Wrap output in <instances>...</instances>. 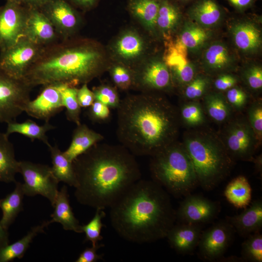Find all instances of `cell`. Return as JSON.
Segmentation results:
<instances>
[{"instance_id":"83f0119b","label":"cell","mask_w":262,"mask_h":262,"mask_svg":"<svg viewBox=\"0 0 262 262\" xmlns=\"http://www.w3.org/2000/svg\"><path fill=\"white\" fill-rule=\"evenodd\" d=\"M49 221L33 227L27 234L12 244H8L0 250V262H9L15 259H21L28 249L33 238L38 234L44 232V229L49 224Z\"/></svg>"},{"instance_id":"7402d4cb","label":"cell","mask_w":262,"mask_h":262,"mask_svg":"<svg viewBox=\"0 0 262 262\" xmlns=\"http://www.w3.org/2000/svg\"><path fill=\"white\" fill-rule=\"evenodd\" d=\"M103 139L102 134L90 129L86 125L81 123L74 130L70 144L63 153L72 162L79 156Z\"/></svg>"},{"instance_id":"60d3db41","label":"cell","mask_w":262,"mask_h":262,"mask_svg":"<svg viewBox=\"0 0 262 262\" xmlns=\"http://www.w3.org/2000/svg\"><path fill=\"white\" fill-rule=\"evenodd\" d=\"M95 100L106 105L110 108L117 109L121 100L116 89L109 84H102L94 88Z\"/></svg>"},{"instance_id":"484cf974","label":"cell","mask_w":262,"mask_h":262,"mask_svg":"<svg viewBox=\"0 0 262 262\" xmlns=\"http://www.w3.org/2000/svg\"><path fill=\"white\" fill-rule=\"evenodd\" d=\"M212 36L209 29L192 21L185 22L180 35L179 43L190 52L200 51L207 44Z\"/></svg>"},{"instance_id":"d4e9b609","label":"cell","mask_w":262,"mask_h":262,"mask_svg":"<svg viewBox=\"0 0 262 262\" xmlns=\"http://www.w3.org/2000/svg\"><path fill=\"white\" fill-rule=\"evenodd\" d=\"M19 171V161L16 160L13 144L5 133L0 132V182H16Z\"/></svg>"},{"instance_id":"74e56055","label":"cell","mask_w":262,"mask_h":262,"mask_svg":"<svg viewBox=\"0 0 262 262\" xmlns=\"http://www.w3.org/2000/svg\"><path fill=\"white\" fill-rule=\"evenodd\" d=\"M241 258L243 262H262V235L260 232L248 236L242 243Z\"/></svg>"},{"instance_id":"7a4b0ae2","label":"cell","mask_w":262,"mask_h":262,"mask_svg":"<svg viewBox=\"0 0 262 262\" xmlns=\"http://www.w3.org/2000/svg\"><path fill=\"white\" fill-rule=\"evenodd\" d=\"M116 109L117 137L135 156L151 157L176 141L180 115L164 97L154 92L128 96Z\"/></svg>"},{"instance_id":"f6af8a7d","label":"cell","mask_w":262,"mask_h":262,"mask_svg":"<svg viewBox=\"0 0 262 262\" xmlns=\"http://www.w3.org/2000/svg\"><path fill=\"white\" fill-rule=\"evenodd\" d=\"M88 108L87 116L93 122H104L110 117V108L99 101L95 100Z\"/></svg>"},{"instance_id":"681fc988","label":"cell","mask_w":262,"mask_h":262,"mask_svg":"<svg viewBox=\"0 0 262 262\" xmlns=\"http://www.w3.org/2000/svg\"><path fill=\"white\" fill-rule=\"evenodd\" d=\"M104 246L103 244H98L91 247L85 248L80 254L78 258L75 261L76 262H96L99 260H101L103 255H99L97 253V250Z\"/></svg>"},{"instance_id":"8fae6325","label":"cell","mask_w":262,"mask_h":262,"mask_svg":"<svg viewBox=\"0 0 262 262\" xmlns=\"http://www.w3.org/2000/svg\"><path fill=\"white\" fill-rule=\"evenodd\" d=\"M235 233L234 229L226 220L202 231L197 246L199 257L209 262L220 260L232 241Z\"/></svg>"},{"instance_id":"7dc6e473","label":"cell","mask_w":262,"mask_h":262,"mask_svg":"<svg viewBox=\"0 0 262 262\" xmlns=\"http://www.w3.org/2000/svg\"><path fill=\"white\" fill-rule=\"evenodd\" d=\"M226 99L233 107L241 108L246 104L247 95L242 89L234 86L227 90Z\"/></svg>"},{"instance_id":"d6a6232c","label":"cell","mask_w":262,"mask_h":262,"mask_svg":"<svg viewBox=\"0 0 262 262\" xmlns=\"http://www.w3.org/2000/svg\"><path fill=\"white\" fill-rule=\"evenodd\" d=\"M181 19L179 8L168 0L160 1L156 27L165 37L170 36L177 28Z\"/></svg>"},{"instance_id":"9c48e42d","label":"cell","mask_w":262,"mask_h":262,"mask_svg":"<svg viewBox=\"0 0 262 262\" xmlns=\"http://www.w3.org/2000/svg\"><path fill=\"white\" fill-rule=\"evenodd\" d=\"M44 48L23 37L13 46L0 52V68L13 78L24 79L28 69Z\"/></svg>"},{"instance_id":"5b68a950","label":"cell","mask_w":262,"mask_h":262,"mask_svg":"<svg viewBox=\"0 0 262 262\" xmlns=\"http://www.w3.org/2000/svg\"><path fill=\"white\" fill-rule=\"evenodd\" d=\"M183 145L192 162L198 184L205 190L216 187L229 175L233 159L224 144L212 133L187 134Z\"/></svg>"},{"instance_id":"f546056e","label":"cell","mask_w":262,"mask_h":262,"mask_svg":"<svg viewBox=\"0 0 262 262\" xmlns=\"http://www.w3.org/2000/svg\"><path fill=\"white\" fill-rule=\"evenodd\" d=\"M56 127L45 122L42 125L37 124L33 120L28 119L23 122L16 121L7 123V128L5 132L7 136L13 133H19L30 138L32 141L39 140L45 144L48 147L50 145L46 135L47 132L55 129Z\"/></svg>"},{"instance_id":"277c9868","label":"cell","mask_w":262,"mask_h":262,"mask_svg":"<svg viewBox=\"0 0 262 262\" xmlns=\"http://www.w3.org/2000/svg\"><path fill=\"white\" fill-rule=\"evenodd\" d=\"M102 59L92 42L63 39L44 47L23 79L32 88L54 84L76 86L87 83L102 72Z\"/></svg>"},{"instance_id":"bcb514c9","label":"cell","mask_w":262,"mask_h":262,"mask_svg":"<svg viewBox=\"0 0 262 262\" xmlns=\"http://www.w3.org/2000/svg\"><path fill=\"white\" fill-rule=\"evenodd\" d=\"M249 125L252 128L256 138L261 140L262 136V106L260 103L254 104L249 113Z\"/></svg>"},{"instance_id":"ba28073f","label":"cell","mask_w":262,"mask_h":262,"mask_svg":"<svg viewBox=\"0 0 262 262\" xmlns=\"http://www.w3.org/2000/svg\"><path fill=\"white\" fill-rule=\"evenodd\" d=\"M23 178L22 183L24 195H37L47 198L53 207L58 192L57 181L51 167L30 161H19V171Z\"/></svg>"},{"instance_id":"44dd1931","label":"cell","mask_w":262,"mask_h":262,"mask_svg":"<svg viewBox=\"0 0 262 262\" xmlns=\"http://www.w3.org/2000/svg\"><path fill=\"white\" fill-rule=\"evenodd\" d=\"M248 207L239 214L227 216L226 220L243 237L260 232L262 228V201L251 202Z\"/></svg>"},{"instance_id":"e575fe53","label":"cell","mask_w":262,"mask_h":262,"mask_svg":"<svg viewBox=\"0 0 262 262\" xmlns=\"http://www.w3.org/2000/svg\"><path fill=\"white\" fill-rule=\"evenodd\" d=\"M142 38L136 33L129 32L122 35L115 45V50L121 58L126 60L135 59L144 50Z\"/></svg>"},{"instance_id":"f5cc1de1","label":"cell","mask_w":262,"mask_h":262,"mask_svg":"<svg viewBox=\"0 0 262 262\" xmlns=\"http://www.w3.org/2000/svg\"><path fill=\"white\" fill-rule=\"evenodd\" d=\"M9 244L8 229L0 224V250Z\"/></svg>"},{"instance_id":"6f0895ef","label":"cell","mask_w":262,"mask_h":262,"mask_svg":"<svg viewBox=\"0 0 262 262\" xmlns=\"http://www.w3.org/2000/svg\"><path fill=\"white\" fill-rule=\"evenodd\" d=\"M6 1H11L21 4L25 5L27 0H5Z\"/></svg>"},{"instance_id":"b9f144b4","label":"cell","mask_w":262,"mask_h":262,"mask_svg":"<svg viewBox=\"0 0 262 262\" xmlns=\"http://www.w3.org/2000/svg\"><path fill=\"white\" fill-rule=\"evenodd\" d=\"M210 84L209 77L204 75H196L193 80L185 86L184 94L189 99H196L206 93Z\"/></svg>"},{"instance_id":"7bdbcfd3","label":"cell","mask_w":262,"mask_h":262,"mask_svg":"<svg viewBox=\"0 0 262 262\" xmlns=\"http://www.w3.org/2000/svg\"><path fill=\"white\" fill-rule=\"evenodd\" d=\"M112 79L115 85L121 90H128L133 85V72L121 65L113 66L111 70Z\"/></svg>"},{"instance_id":"ffe728a7","label":"cell","mask_w":262,"mask_h":262,"mask_svg":"<svg viewBox=\"0 0 262 262\" xmlns=\"http://www.w3.org/2000/svg\"><path fill=\"white\" fill-rule=\"evenodd\" d=\"M201 62L205 71L209 73H216L233 68L236 60L232 52L225 43L215 41L205 48Z\"/></svg>"},{"instance_id":"f1b7e54d","label":"cell","mask_w":262,"mask_h":262,"mask_svg":"<svg viewBox=\"0 0 262 262\" xmlns=\"http://www.w3.org/2000/svg\"><path fill=\"white\" fill-rule=\"evenodd\" d=\"M48 148L51 158V170L57 181L75 187L77 181L72 162L66 157L56 144L52 146L50 145Z\"/></svg>"},{"instance_id":"9a60e30c","label":"cell","mask_w":262,"mask_h":262,"mask_svg":"<svg viewBox=\"0 0 262 262\" xmlns=\"http://www.w3.org/2000/svg\"><path fill=\"white\" fill-rule=\"evenodd\" d=\"M39 10L49 20L63 40L67 39L79 23L77 13L65 0H51Z\"/></svg>"},{"instance_id":"c3c4849f","label":"cell","mask_w":262,"mask_h":262,"mask_svg":"<svg viewBox=\"0 0 262 262\" xmlns=\"http://www.w3.org/2000/svg\"><path fill=\"white\" fill-rule=\"evenodd\" d=\"M77 97L81 108L90 107L95 100V96L92 91L88 87L87 83H84L77 89Z\"/></svg>"},{"instance_id":"ac0fdd59","label":"cell","mask_w":262,"mask_h":262,"mask_svg":"<svg viewBox=\"0 0 262 262\" xmlns=\"http://www.w3.org/2000/svg\"><path fill=\"white\" fill-rule=\"evenodd\" d=\"M230 33L235 46L242 53L253 55L260 51L262 33L256 24L248 21H237L231 25Z\"/></svg>"},{"instance_id":"cb8c5ba5","label":"cell","mask_w":262,"mask_h":262,"mask_svg":"<svg viewBox=\"0 0 262 262\" xmlns=\"http://www.w3.org/2000/svg\"><path fill=\"white\" fill-rule=\"evenodd\" d=\"M54 211L51 214L50 223H60L66 230H71L76 233H82L81 225L74 216L69 203L67 188L64 185L59 191L53 206Z\"/></svg>"},{"instance_id":"3957f363","label":"cell","mask_w":262,"mask_h":262,"mask_svg":"<svg viewBox=\"0 0 262 262\" xmlns=\"http://www.w3.org/2000/svg\"><path fill=\"white\" fill-rule=\"evenodd\" d=\"M109 208L114 230L133 243H150L166 238L176 221L168 193L152 180L141 179Z\"/></svg>"},{"instance_id":"4fadbf2b","label":"cell","mask_w":262,"mask_h":262,"mask_svg":"<svg viewBox=\"0 0 262 262\" xmlns=\"http://www.w3.org/2000/svg\"><path fill=\"white\" fill-rule=\"evenodd\" d=\"M256 140L250 125L238 121L232 123L227 128L224 145L232 159L250 160L253 159Z\"/></svg>"},{"instance_id":"e0dca14e","label":"cell","mask_w":262,"mask_h":262,"mask_svg":"<svg viewBox=\"0 0 262 262\" xmlns=\"http://www.w3.org/2000/svg\"><path fill=\"white\" fill-rule=\"evenodd\" d=\"M24 37L45 47L58 42L59 37L48 17L39 9L29 8Z\"/></svg>"},{"instance_id":"52a82bcc","label":"cell","mask_w":262,"mask_h":262,"mask_svg":"<svg viewBox=\"0 0 262 262\" xmlns=\"http://www.w3.org/2000/svg\"><path fill=\"white\" fill-rule=\"evenodd\" d=\"M32 88L24 79L13 78L0 68V123L15 121L24 112Z\"/></svg>"},{"instance_id":"f907efd6","label":"cell","mask_w":262,"mask_h":262,"mask_svg":"<svg viewBox=\"0 0 262 262\" xmlns=\"http://www.w3.org/2000/svg\"><path fill=\"white\" fill-rule=\"evenodd\" d=\"M237 82V78L230 74H222L214 82V87L219 91H225L234 87Z\"/></svg>"},{"instance_id":"d590c367","label":"cell","mask_w":262,"mask_h":262,"mask_svg":"<svg viewBox=\"0 0 262 262\" xmlns=\"http://www.w3.org/2000/svg\"><path fill=\"white\" fill-rule=\"evenodd\" d=\"M60 91L63 105L66 108V118L69 121L75 123L77 125L81 124L80 115L81 107L78 102L76 86L66 84H54Z\"/></svg>"},{"instance_id":"4dcf8cb0","label":"cell","mask_w":262,"mask_h":262,"mask_svg":"<svg viewBox=\"0 0 262 262\" xmlns=\"http://www.w3.org/2000/svg\"><path fill=\"white\" fill-rule=\"evenodd\" d=\"M165 63L169 68L173 84L185 86L197 75L194 64L185 61L174 52L167 56Z\"/></svg>"},{"instance_id":"680465c9","label":"cell","mask_w":262,"mask_h":262,"mask_svg":"<svg viewBox=\"0 0 262 262\" xmlns=\"http://www.w3.org/2000/svg\"></svg>"},{"instance_id":"603a6c76","label":"cell","mask_w":262,"mask_h":262,"mask_svg":"<svg viewBox=\"0 0 262 262\" xmlns=\"http://www.w3.org/2000/svg\"><path fill=\"white\" fill-rule=\"evenodd\" d=\"M191 21L210 29L218 25L222 20L224 13L214 0H199L189 10Z\"/></svg>"},{"instance_id":"836d02e7","label":"cell","mask_w":262,"mask_h":262,"mask_svg":"<svg viewBox=\"0 0 262 262\" xmlns=\"http://www.w3.org/2000/svg\"><path fill=\"white\" fill-rule=\"evenodd\" d=\"M160 1L158 0H132L131 9L134 16L148 30L156 29Z\"/></svg>"},{"instance_id":"ab89813d","label":"cell","mask_w":262,"mask_h":262,"mask_svg":"<svg viewBox=\"0 0 262 262\" xmlns=\"http://www.w3.org/2000/svg\"><path fill=\"white\" fill-rule=\"evenodd\" d=\"M180 117L190 126H198L204 121V115L200 104L196 102H190L183 104L180 110Z\"/></svg>"},{"instance_id":"ee69618b","label":"cell","mask_w":262,"mask_h":262,"mask_svg":"<svg viewBox=\"0 0 262 262\" xmlns=\"http://www.w3.org/2000/svg\"><path fill=\"white\" fill-rule=\"evenodd\" d=\"M243 77L247 85L253 90H259L262 87V68L260 66L251 65L243 71Z\"/></svg>"},{"instance_id":"1f68e13d","label":"cell","mask_w":262,"mask_h":262,"mask_svg":"<svg viewBox=\"0 0 262 262\" xmlns=\"http://www.w3.org/2000/svg\"><path fill=\"white\" fill-rule=\"evenodd\" d=\"M224 195L229 202L236 208H246L251 202L252 189L247 179L239 176L228 184Z\"/></svg>"},{"instance_id":"5bb4252c","label":"cell","mask_w":262,"mask_h":262,"mask_svg":"<svg viewBox=\"0 0 262 262\" xmlns=\"http://www.w3.org/2000/svg\"><path fill=\"white\" fill-rule=\"evenodd\" d=\"M133 72V86L142 90L143 93L168 91L173 84L169 68L164 61H151Z\"/></svg>"},{"instance_id":"4316f807","label":"cell","mask_w":262,"mask_h":262,"mask_svg":"<svg viewBox=\"0 0 262 262\" xmlns=\"http://www.w3.org/2000/svg\"><path fill=\"white\" fill-rule=\"evenodd\" d=\"M15 183L13 191L0 199V208L2 213L0 224L7 229L23 210V199L25 195L22 183L16 181Z\"/></svg>"},{"instance_id":"816d5d0a","label":"cell","mask_w":262,"mask_h":262,"mask_svg":"<svg viewBox=\"0 0 262 262\" xmlns=\"http://www.w3.org/2000/svg\"><path fill=\"white\" fill-rule=\"evenodd\" d=\"M234 7L239 10H243L251 5L255 0H228Z\"/></svg>"},{"instance_id":"f35d334b","label":"cell","mask_w":262,"mask_h":262,"mask_svg":"<svg viewBox=\"0 0 262 262\" xmlns=\"http://www.w3.org/2000/svg\"><path fill=\"white\" fill-rule=\"evenodd\" d=\"M95 214L93 218L86 224L81 225V229L85 234V240L90 241L93 246L98 244V242L102 240L101 235L102 228L104 225L102 219L106 216L103 209H96Z\"/></svg>"},{"instance_id":"2e32d148","label":"cell","mask_w":262,"mask_h":262,"mask_svg":"<svg viewBox=\"0 0 262 262\" xmlns=\"http://www.w3.org/2000/svg\"><path fill=\"white\" fill-rule=\"evenodd\" d=\"M64 108L61 95L56 84L44 86L40 93L27 103L24 112L33 118L49 122Z\"/></svg>"},{"instance_id":"db71d44e","label":"cell","mask_w":262,"mask_h":262,"mask_svg":"<svg viewBox=\"0 0 262 262\" xmlns=\"http://www.w3.org/2000/svg\"><path fill=\"white\" fill-rule=\"evenodd\" d=\"M51 0H27L25 5L30 8L40 9Z\"/></svg>"},{"instance_id":"9f6ffc18","label":"cell","mask_w":262,"mask_h":262,"mask_svg":"<svg viewBox=\"0 0 262 262\" xmlns=\"http://www.w3.org/2000/svg\"><path fill=\"white\" fill-rule=\"evenodd\" d=\"M256 168L260 171L261 170V157H259L256 160Z\"/></svg>"},{"instance_id":"d6986e66","label":"cell","mask_w":262,"mask_h":262,"mask_svg":"<svg viewBox=\"0 0 262 262\" xmlns=\"http://www.w3.org/2000/svg\"><path fill=\"white\" fill-rule=\"evenodd\" d=\"M202 231L201 225L178 223L169 229L166 238L177 253L188 254L197 247Z\"/></svg>"},{"instance_id":"8d00e7d4","label":"cell","mask_w":262,"mask_h":262,"mask_svg":"<svg viewBox=\"0 0 262 262\" xmlns=\"http://www.w3.org/2000/svg\"><path fill=\"white\" fill-rule=\"evenodd\" d=\"M204 106L209 116L216 122L225 121L230 113L229 104L221 93L207 94L205 97Z\"/></svg>"},{"instance_id":"30bf717a","label":"cell","mask_w":262,"mask_h":262,"mask_svg":"<svg viewBox=\"0 0 262 262\" xmlns=\"http://www.w3.org/2000/svg\"><path fill=\"white\" fill-rule=\"evenodd\" d=\"M29 7L11 1L0 7V52L24 37Z\"/></svg>"},{"instance_id":"7c38bea8","label":"cell","mask_w":262,"mask_h":262,"mask_svg":"<svg viewBox=\"0 0 262 262\" xmlns=\"http://www.w3.org/2000/svg\"><path fill=\"white\" fill-rule=\"evenodd\" d=\"M220 211L218 202L189 194L176 210V221L180 223L202 225L213 220Z\"/></svg>"},{"instance_id":"8992f818","label":"cell","mask_w":262,"mask_h":262,"mask_svg":"<svg viewBox=\"0 0 262 262\" xmlns=\"http://www.w3.org/2000/svg\"><path fill=\"white\" fill-rule=\"evenodd\" d=\"M149 170L152 180L175 196H186L198 184L187 152L177 141L151 156Z\"/></svg>"},{"instance_id":"11a10c76","label":"cell","mask_w":262,"mask_h":262,"mask_svg":"<svg viewBox=\"0 0 262 262\" xmlns=\"http://www.w3.org/2000/svg\"><path fill=\"white\" fill-rule=\"evenodd\" d=\"M75 5L83 8H88L93 6L98 0H70Z\"/></svg>"},{"instance_id":"6da1fadb","label":"cell","mask_w":262,"mask_h":262,"mask_svg":"<svg viewBox=\"0 0 262 262\" xmlns=\"http://www.w3.org/2000/svg\"><path fill=\"white\" fill-rule=\"evenodd\" d=\"M74 195L82 205L105 210L141 179L135 156L122 145L98 143L72 162Z\"/></svg>"}]
</instances>
